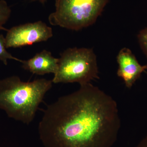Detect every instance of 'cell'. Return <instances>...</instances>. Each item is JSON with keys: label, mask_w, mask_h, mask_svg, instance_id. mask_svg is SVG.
Wrapping results in <instances>:
<instances>
[{"label": "cell", "mask_w": 147, "mask_h": 147, "mask_svg": "<svg viewBox=\"0 0 147 147\" xmlns=\"http://www.w3.org/2000/svg\"><path fill=\"white\" fill-rule=\"evenodd\" d=\"M120 127L115 100L90 83L48 105L38 131L45 147H112Z\"/></svg>", "instance_id": "obj_1"}, {"label": "cell", "mask_w": 147, "mask_h": 147, "mask_svg": "<svg viewBox=\"0 0 147 147\" xmlns=\"http://www.w3.org/2000/svg\"><path fill=\"white\" fill-rule=\"evenodd\" d=\"M53 83L45 79L24 82L16 76L2 79L0 109L9 117L29 125L33 121L40 104Z\"/></svg>", "instance_id": "obj_2"}, {"label": "cell", "mask_w": 147, "mask_h": 147, "mask_svg": "<svg viewBox=\"0 0 147 147\" xmlns=\"http://www.w3.org/2000/svg\"><path fill=\"white\" fill-rule=\"evenodd\" d=\"M109 0H56L51 25L78 31L94 24Z\"/></svg>", "instance_id": "obj_3"}, {"label": "cell", "mask_w": 147, "mask_h": 147, "mask_svg": "<svg viewBox=\"0 0 147 147\" xmlns=\"http://www.w3.org/2000/svg\"><path fill=\"white\" fill-rule=\"evenodd\" d=\"M96 56L90 48H68L59 58L54 84L79 83L80 85L99 79Z\"/></svg>", "instance_id": "obj_4"}, {"label": "cell", "mask_w": 147, "mask_h": 147, "mask_svg": "<svg viewBox=\"0 0 147 147\" xmlns=\"http://www.w3.org/2000/svg\"><path fill=\"white\" fill-rule=\"evenodd\" d=\"M53 36V30L44 22L38 21L12 27L7 31V48L31 45L46 41Z\"/></svg>", "instance_id": "obj_5"}, {"label": "cell", "mask_w": 147, "mask_h": 147, "mask_svg": "<svg viewBox=\"0 0 147 147\" xmlns=\"http://www.w3.org/2000/svg\"><path fill=\"white\" fill-rule=\"evenodd\" d=\"M117 60L119 65L117 74L123 80L128 88L133 86L147 69L146 66L141 65L131 50L126 47L120 50Z\"/></svg>", "instance_id": "obj_6"}, {"label": "cell", "mask_w": 147, "mask_h": 147, "mask_svg": "<svg viewBox=\"0 0 147 147\" xmlns=\"http://www.w3.org/2000/svg\"><path fill=\"white\" fill-rule=\"evenodd\" d=\"M59 59L53 57L51 53L46 50L36 54L28 60L22 61L24 69L36 75L47 74H55L57 70Z\"/></svg>", "instance_id": "obj_7"}, {"label": "cell", "mask_w": 147, "mask_h": 147, "mask_svg": "<svg viewBox=\"0 0 147 147\" xmlns=\"http://www.w3.org/2000/svg\"><path fill=\"white\" fill-rule=\"evenodd\" d=\"M6 48L5 38L3 35L0 34V60L5 65H7V61L9 59L13 60L22 62L23 60L13 57L7 51Z\"/></svg>", "instance_id": "obj_8"}, {"label": "cell", "mask_w": 147, "mask_h": 147, "mask_svg": "<svg viewBox=\"0 0 147 147\" xmlns=\"http://www.w3.org/2000/svg\"><path fill=\"white\" fill-rule=\"evenodd\" d=\"M11 13V10L6 2L4 0H0V30L8 31L3 26L8 21Z\"/></svg>", "instance_id": "obj_9"}, {"label": "cell", "mask_w": 147, "mask_h": 147, "mask_svg": "<svg viewBox=\"0 0 147 147\" xmlns=\"http://www.w3.org/2000/svg\"><path fill=\"white\" fill-rule=\"evenodd\" d=\"M138 42L147 59V27L139 32L137 35ZM147 68V63L146 65Z\"/></svg>", "instance_id": "obj_10"}, {"label": "cell", "mask_w": 147, "mask_h": 147, "mask_svg": "<svg viewBox=\"0 0 147 147\" xmlns=\"http://www.w3.org/2000/svg\"><path fill=\"white\" fill-rule=\"evenodd\" d=\"M136 147H147V134Z\"/></svg>", "instance_id": "obj_11"}, {"label": "cell", "mask_w": 147, "mask_h": 147, "mask_svg": "<svg viewBox=\"0 0 147 147\" xmlns=\"http://www.w3.org/2000/svg\"><path fill=\"white\" fill-rule=\"evenodd\" d=\"M32 1H39L42 4H44L45 3V2H46V1H47V0H32Z\"/></svg>", "instance_id": "obj_12"}, {"label": "cell", "mask_w": 147, "mask_h": 147, "mask_svg": "<svg viewBox=\"0 0 147 147\" xmlns=\"http://www.w3.org/2000/svg\"></svg>", "instance_id": "obj_13"}]
</instances>
